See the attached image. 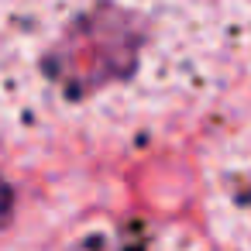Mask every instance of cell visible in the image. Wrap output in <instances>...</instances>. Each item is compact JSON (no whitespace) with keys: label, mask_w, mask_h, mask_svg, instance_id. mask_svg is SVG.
<instances>
[{"label":"cell","mask_w":251,"mask_h":251,"mask_svg":"<svg viewBox=\"0 0 251 251\" xmlns=\"http://www.w3.org/2000/svg\"><path fill=\"white\" fill-rule=\"evenodd\" d=\"M251 69V4H0V158L155 138Z\"/></svg>","instance_id":"cell-1"},{"label":"cell","mask_w":251,"mask_h":251,"mask_svg":"<svg viewBox=\"0 0 251 251\" xmlns=\"http://www.w3.org/2000/svg\"><path fill=\"white\" fill-rule=\"evenodd\" d=\"M35 251H203V244L179 224L148 217H97L66 227Z\"/></svg>","instance_id":"cell-3"},{"label":"cell","mask_w":251,"mask_h":251,"mask_svg":"<svg viewBox=\"0 0 251 251\" xmlns=\"http://www.w3.org/2000/svg\"><path fill=\"white\" fill-rule=\"evenodd\" d=\"M206 210L234 251H251V110H244L206 158Z\"/></svg>","instance_id":"cell-2"}]
</instances>
